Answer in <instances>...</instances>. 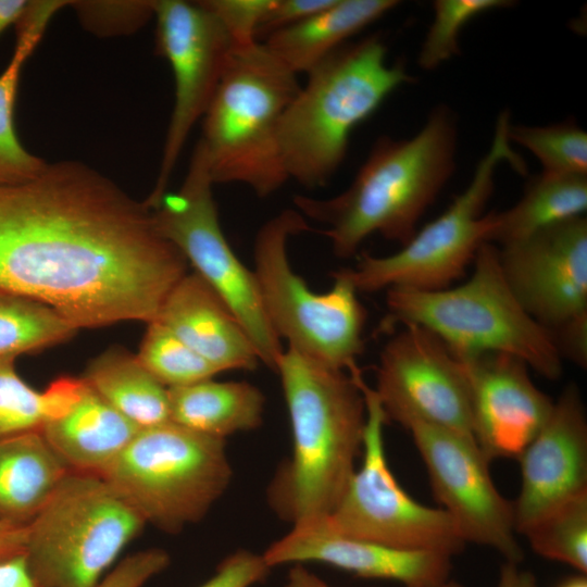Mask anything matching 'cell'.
<instances>
[{
	"label": "cell",
	"mask_w": 587,
	"mask_h": 587,
	"mask_svg": "<svg viewBox=\"0 0 587 587\" xmlns=\"http://www.w3.org/2000/svg\"><path fill=\"white\" fill-rule=\"evenodd\" d=\"M187 266L145 201L87 164L48 163L0 185V287L76 328L153 321Z\"/></svg>",
	"instance_id": "cell-1"
},
{
	"label": "cell",
	"mask_w": 587,
	"mask_h": 587,
	"mask_svg": "<svg viewBox=\"0 0 587 587\" xmlns=\"http://www.w3.org/2000/svg\"><path fill=\"white\" fill-rule=\"evenodd\" d=\"M275 372L287 405L292 449L267 488L273 511L292 526L327 516L362 453L366 421L362 373L322 365L291 348Z\"/></svg>",
	"instance_id": "cell-2"
},
{
	"label": "cell",
	"mask_w": 587,
	"mask_h": 587,
	"mask_svg": "<svg viewBox=\"0 0 587 587\" xmlns=\"http://www.w3.org/2000/svg\"><path fill=\"white\" fill-rule=\"evenodd\" d=\"M455 150L452 111L436 108L413 137H380L342 192L296 195L294 203L305 218L326 225L322 233L337 258L354 255L374 234L403 246L454 172Z\"/></svg>",
	"instance_id": "cell-3"
},
{
	"label": "cell",
	"mask_w": 587,
	"mask_h": 587,
	"mask_svg": "<svg viewBox=\"0 0 587 587\" xmlns=\"http://www.w3.org/2000/svg\"><path fill=\"white\" fill-rule=\"evenodd\" d=\"M307 77L280 118L277 139L288 179L315 189L342 164L352 130L413 78L403 63L387 62L378 36L344 45Z\"/></svg>",
	"instance_id": "cell-4"
},
{
	"label": "cell",
	"mask_w": 587,
	"mask_h": 587,
	"mask_svg": "<svg viewBox=\"0 0 587 587\" xmlns=\"http://www.w3.org/2000/svg\"><path fill=\"white\" fill-rule=\"evenodd\" d=\"M467 280L435 291L388 288L391 321L422 326L455 358L501 352L524 361L547 379L562 374L550 332L537 323L510 289L495 243H484Z\"/></svg>",
	"instance_id": "cell-5"
},
{
	"label": "cell",
	"mask_w": 587,
	"mask_h": 587,
	"mask_svg": "<svg viewBox=\"0 0 587 587\" xmlns=\"http://www.w3.org/2000/svg\"><path fill=\"white\" fill-rule=\"evenodd\" d=\"M297 76L261 41L233 49L199 139L214 185L242 184L265 198L289 180L277 134L300 89Z\"/></svg>",
	"instance_id": "cell-6"
},
{
	"label": "cell",
	"mask_w": 587,
	"mask_h": 587,
	"mask_svg": "<svg viewBox=\"0 0 587 587\" xmlns=\"http://www.w3.org/2000/svg\"><path fill=\"white\" fill-rule=\"evenodd\" d=\"M310 230L307 218L285 209L258 230L252 268L265 315L282 339L300 354L350 375L361 373L366 310L358 290L338 271L323 294L309 288L289 262L290 237Z\"/></svg>",
	"instance_id": "cell-7"
},
{
	"label": "cell",
	"mask_w": 587,
	"mask_h": 587,
	"mask_svg": "<svg viewBox=\"0 0 587 587\" xmlns=\"http://www.w3.org/2000/svg\"><path fill=\"white\" fill-rule=\"evenodd\" d=\"M509 127L510 116L503 111L497 118L490 148L477 163L469 185L399 251L384 257L362 252L354 267L338 271L358 292L392 287L441 290L465 274L479 248L489 242L495 226L496 212L484 211L494 191L496 168L508 162L519 173H526L524 161L510 146Z\"/></svg>",
	"instance_id": "cell-8"
},
{
	"label": "cell",
	"mask_w": 587,
	"mask_h": 587,
	"mask_svg": "<svg viewBox=\"0 0 587 587\" xmlns=\"http://www.w3.org/2000/svg\"><path fill=\"white\" fill-rule=\"evenodd\" d=\"M100 476L146 523L176 533L207 515L233 467L225 439L168 421L140 428Z\"/></svg>",
	"instance_id": "cell-9"
},
{
	"label": "cell",
	"mask_w": 587,
	"mask_h": 587,
	"mask_svg": "<svg viewBox=\"0 0 587 587\" xmlns=\"http://www.w3.org/2000/svg\"><path fill=\"white\" fill-rule=\"evenodd\" d=\"M146 524L102 476L70 470L27 524L25 557L45 587H96Z\"/></svg>",
	"instance_id": "cell-10"
},
{
	"label": "cell",
	"mask_w": 587,
	"mask_h": 587,
	"mask_svg": "<svg viewBox=\"0 0 587 587\" xmlns=\"http://www.w3.org/2000/svg\"><path fill=\"white\" fill-rule=\"evenodd\" d=\"M213 185L198 141L180 188L166 191L149 209L158 230L237 316L260 363L275 371L284 348L265 315L253 271L235 254L221 228Z\"/></svg>",
	"instance_id": "cell-11"
},
{
	"label": "cell",
	"mask_w": 587,
	"mask_h": 587,
	"mask_svg": "<svg viewBox=\"0 0 587 587\" xmlns=\"http://www.w3.org/2000/svg\"><path fill=\"white\" fill-rule=\"evenodd\" d=\"M361 389L366 407L361 466L333 511L308 524L348 538L452 558L465 542L441 508L420 503L397 482L386 458V415L365 380Z\"/></svg>",
	"instance_id": "cell-12"
},
{
	"label": "cell",
	"mask_w": 587,
	"mask_h": 587,
	"mask_svg": "<svg viewBox=\"0 0 587 587\" xmlns=\"http://www.w3.org/2000/svg\"><path fill=\"white\" fill-rule=\"evenodd\" d=\"M157 50L173 71L175 98L157 180L145 200L155 203L165 192L195 124L203 118L226 70L233 42L200 1H153Z\"/></svg>",
	"instance_id": "cell-13"
},
{
	"label": "cell",
	"mask_w": 587,
	"mask_h": 587,
	"mask_svg": "<svg viewBox=\"0 0 587 587\" xmlns=\"http://www.w3.org/2000/svg\"><path fill=\"white\" fill-rule=\"evenodd\" d=\"M373 390L387 422L404 428L423 423L474 439L464 369L448 347L422 326L403 324L384 345Z\"/></svg>",
	"instance_id": "cell-14"
},
{
	"label": "cell",
	"mask_w": 587,
	"mask_h": 587,
	"mask_svg": "<svg viewBox=\"0 0 587 587\" xmlns=\"http://www.w3.org/2000/svg\"><path fill=\"white\" fill-rule=\"evenodd\" d=\"M408 429L425 464L435 498L466 542L520 564L513 503L497 489L489 460L476 441L445 428L413 423Z\"/></svg>",
	"instance_id": "cell-15"
},
{
	"label": "cell",
	"mask_w": 587,
	"mask_h": 587,
	"mask_svg": "<svg viewBox=\"0 0 587 587\" xmlns=\"http://www.w3.org/2000/svg\"><path fill=\"white\" fill-rule=\"evenodd\" d=\"M503 276L548 330L587 313V220L575 217L498 248Z\"/></svg>",
	"instance_id": "cell-16"
},
{
	"label": "cell",
	"mask_w": 587,
	"mask_h": 587,
	"mask_svg": "<svg viewBox=\"0 0 587 587\" xmlns=\"http://www.w3.org/2000/svg\"><path fill=\"white\" fill-rule=\"evenodd\" d=\"M465 372L473 437L491 461L516 459L548 420L552 399L532 380L528 365L501 352L457 358Z\"/></svg>",
	"instance_id": "cell-17"
},
{
	"label": "cell",
	"mask_w": 587,
	"mask_h": 587,
	"mask_svg": "<svg viewBox=\"0 0 587 587\" xmlns=\"http://www.w3.org/2000/svg\"><path fill=\"white\" fill-rule=\"evenodd\" d=\"M521 485L513 501L521 534L558 505L587 492V417L579 389L567 385L517 458Z\"/></svg>",
	"instance_id": "cell-18"
},
{
	"label": "cell",
	"mask_w": 587,
	"mask_h": 587,
	"mask_svg": "<svg viewBox=\"0 0 587 587\" xmlns=\"http://www.w3.org/2000/svg\"><path fill=\"white\" fill-rule=\"evenodd\" d=\"M271 567L320 562L362 578L405 587H428L449 579L451 557L391 548L329 533L314 524L292 526L262 553Z\"/></svg>",
	"instance_id": "cell-19"
},
{
	"label": "cell",
	"mask_w": 587,
	"mask_h": 587,
	"mask_svg": "<svg viewBox=\"0 0 587 587\" xmlns=\"http://www.w3.org/2000/svg\"><path fill=\"white\" fill-rule=\"evenodd\" d=\"M153 321L170 329L220 373L253 371L255 348L237 316L197 273H186L170 290Z\"/></svg>",
	"instance_id": "cell-20"
},
{
	"label": "cell",
	"mask_w": 587,
	"mask_h": 587,
	"mask_svg": "<svg viewBox=\"0 0 587 587\" xmlns=\"http://www.w3.org/2000/svg\"><path fill=\"white\" fill-rule=\"evenodd\" d=\"M139 429L83 379L78 395L40 432L70 470L101 475Z\"/></svg>",
	"instance_id": "cell-21"
},
{
	"label": "cell",
	"mask_w": 587,
	"mask_h": 587,
	"mask_svg": "<svg viewBox=\"0 0 587 587\" xmlns=\"http://www.w3.org/2000/svg\"><path fill=\"white\" fill-rule=\"evenodd\" d=\"M398 4L396 0H334L310 17L268 35L262 43L289 71L307 74Z\"/></svg>",
	"instance_id": "cell-22"
},
{
	"label": "cell",
	"mask_w": 587,
	"mask_h": 587,
	"mask_svg": "<svg viewBox=\"0 0 587 587\" xmlns=\"http://www.w3.org/2000/svg\"><path fill=\"white\" fill-rule=\"evenodd\" d=\"M68 471L40 430L0 437V521L27 525Z\"/></svg>",
	"instance_id": "cell-23"
},
{
	"label": "cell",
	"mask_w": 587,
	"mask_h": 587,
	"mask_svg": "<svg viewBox=\"0 0 587 587\" xmlns=\"http://www.w3.org/2000/svg\"><path fill=\"white\" fill-rule=\"evenodd\" d=\"M168 402L170 421L207 436L226 439L261 426L265 397L250 383L210 378L168 388Z\"/></svg>",
	"instance_id": "cell-24"
},
{
	"label": "cell",
	"mask_w": 587,
	"mask_h": 587,
	"mask_svg": "<svg viewBox=\"0 0 587 587\" xmlns=\"http://www.w3.org/2000/svg\"><path fill=\"white\" fill-rule=\"evenodd\" d=\"M70 1H30L16 23L14 52L0 74V185L17 184L37 177L47 162L28 152L14 128V102L22 67L30 57L52 16Z\"/></svg>",
	"instance_id": "cell-25"
},
{
	"label": "cell",
	"mask_w": 587,
	"mask_h": 587,
	"mask_svg": "<svg viewBox=\"0 0 587 587\" xmlns=\"http://www.w3.org/2000/svg\"><path fill=\"white\" fill-rule=\"evenodd\" d=\"M82 378L139 428L170 421L168 388L137 354L112 347L89 363Z\"/></svg>",
	"instance_id": "cell-26"
},
{
	"label": "cell",
	"mask_w": 587,
	"mask_h": 587,
	"mask_svg": "<svg viewBox=\"0 0 587 587\" xmlns=\"http://www.w3.org/2000/svg\"><path fill=\"white\" fill-rule=\"evenodd\" d=\"M587 210V175L541 173L510 209L496 212L489 242L501 246L526 238Z\"/></svg>",
	"instance_id": "cell-27"
},
{
	"label": "cell",
	"mask_w": 587,
	"mask_h": 587,
	"mask_svg": "<svg viewBox=\"0 0 587 587\" xmlns=\"http://www.w3.org/2000/svg\"><path fill=\"white\" fill-rule=\"evenodd\" d=\"M77 329L48 304L0 287V358L60 344Z\"/></svg>",
	"instance_id": "cell-28"
},
{
	"label": "cell",
	"mask_w": 587,
	"mask_h": 587,
	"mask_svg": "<svg viewBox=\"0 0 587 587\" xmlns=\"http://www.w3.org/2000/svg\"><path fill=\"white\" fill-rule=\"evenodd\" d=\"M524 535L540 557L587 573V492L558 505L526 527Z\"/></svg>",
	"instance_id": "cell-29"
},
{
	"label": "cell",
	"mask_w": 587,
	"mask_h": 587,
	"mask_svg": "<svg viewBox=\"0 0 587 587\" xmlns=\"http://www.w3.org/2000/svg\"><path fill=\"white\" fill-rule=\"evenodd\" d=\"M14 360L0 358V437L40 430L68 394L67 377L55 379L43 391L35 390L18 376Z\"/></svg>",
	"instance_id": "cell-30"
},
{
	"label": "cell",
	"mask_w": 587,
	"mask_h": 587,
	"mask_svg": "<svg viewBox=\"0 0 587 587\" xmlns=\"http://www.w3.org/2000/svg\"><path fill=\"white\" fill-rule=\"evenodd\" d=\"M137 358L166 388L191 385L220 373L158 321L148 323Z\"/></svg>",
	"instance_id": "cell-31"
},
{
	"label": "cell",
	"mask_w": 587,
	"mask_h": 587,
	"mask_svg": "<svg viewBox=\"0 0 587 587\" xmlns=\"http://www.w3.org/2000/svg\"><path fill=\"white\" fill-rule=\"evenodd\" d=\"M509 139L530 151L544 173L587 175V134L574 123L511 126Z\"/></svg>",
	"instance_id": "cell-32"
},
{
	"label": "cell",
	"mask_w": 587,
	"mask_h": 587,
	"mask_svg": "<svg viewBox=\"0 0 587 587\" xmlns=\"http://www.w3.org/2000/svg\"><path fill=\"white\" fill-rule=\"evenodd\" d=\"M512 5L507 0H437L434 20L419 53V65L434 70L460 53L459 35L466 23L477 15Z\"/></svg>",
	"instance_id": "cell-33"
},
{
	"label": "cell",
	"mask_w": 587,
	"mask_h": 587,
	"mask_svg": "<svg viewBox=\"0 0 587 587\" xmlns=\"http://www.w3.org/2000/svg\"><path fill=\"white\" fill-rule=\"evenodd\" d=\"M80 20L98 34L134 30L154 15L153 1H70Z\"/></svg>",
	"instance_id": "cell-34"
},
{
	"label": "cell",
	"mask_w": 587,
	"mask_h": 587,
	"mask_svg": "<svg viewBox=\"0 0 587 587\" xmlns=\"http://www.w3.org/2000/svg\"><path fill=\"white\" fill-rule=\"evenodd\" d=\"M274 0H200L220 21L234 48L258 41L259 26Z\"/></svg>",
	"instance_id": "cell-35"
},
{
	"label": "cell",
	"mask_w": 587,
	"mask_h": 587,
	"mask_svg": "<svg viewBox=\"0 0 587 587\" xmlns=\"http://www.w3.org/2000/svg\"><path fill=\"white\" fill-rule=\"evenodd\" d=\"M272 569L263 554L238 549L225 557L214 574L198 587H252L265 582Z\"/></svg>",
	"instance_id": "cell-36"
},
{
	"label": "cell",
	"mask_w": 587,
	"mask_h": 587,
	"mask_svg": "<svg viewBox=\"0 0 587 587\" xmlns=\"http://www.w3.org/2000/svg\"><path fill=\"white\" fill-rule=\"evenodd\" d=\"M170 554L160 548L135 552L120 561L96 587H142L170 565Z\"/></svg>",
	"instance_id": "cell-37"
},
{
	"label": "cell",
	"mask_w": 587,
	"mask_h": 587,
	"mask_svg": "<svg viewBox=\"0 0 587 587\" xmlns=\"http://www.w3.org/2000/svg\"><path fill=\"white\" fill-rule=\"evenodd\" d=\"M334 0H274L264 15L257 34L260 37L292 26L311 15L324 10Z\"/></svg>",
	"instance_id": "cell-38"
},
{
	"label": "cell",
	"mask_w": 587,
	"mask_h": 587,
	"mask_svg": "<svg viewBox=\"0 0 587 587\" xmlns=\"http://www.w3.org/2000/svg\"><path fill=\"white\" fill-rule=\"evenodd\" d=\"M549 332L562 361L566 359L585 369L587 365V313Z\"/></svg>",
	"instance_id": "cell-39"
},
{
	"label": "cell",
	"mask_w": 587,
	"mask_h": 587,
	"mask_svg": "<svg viewBox=\"0 0 587 587\" xmlns=\"http://www.w3.org/2000/svg\"><path fill=\"white\" fill-rule=\"evenodd\" d=\"M0 587H45L33 574L24 554L0 561Z\"/></svg>",
	"instance_id": "cell-40"
},
{
	"label": "cell",
	"mask_w": 587,
	"mask_h": 587,
	"mask_svg": "<svg viewBox=\"0 0 587 587\" xmlns=\"http://www.w3.org/2000/svg\"><path fill=\"white\" fill-rule=\"evenodd\" d=\"M27 525L0 521V561L25 553Z\"/></svg>",
	"instance_id": "cell-41"
},
{
	"label": "cell",
	"mask_w": 587,
	"mask_h": 587,
	"mask_svg": "<svg viewBox=\"0 0 587 587\" xmlns=\"http://www.w3.org/2000/svg\"><path fill=\"white\" fill-rule=\"evenodd\" d=\"M497 587H539L535 576L520 564L505 562L500 571Z\"/></svg>",
	"instance_id": "cell-42"
},
{
	"label": "cell",
	"mask_w": 587,
	"mask_h": 587,
	"mask_svg": "<svg viewBox=\"0 0 587 587\" xmlns=\"http://www.w3.org/2000/svg\"><path fill=\"white\" fill-rule=\"evenodd\" d=\"M284 587H332L303 564H292Z\"/></svg>",
	"instance_id": "cell-43"
},
{
	"label": "cell",
	"mask_w": 587,
	"mask_h": 587,
	"mask_svg": "<svg viewBox=\"0 0 587 587\" xmlns=\"http://www.w3.org/2000/svg\"><path fill=\"white\" fill-rule=\"evenodd\" d=\"M30 1L26 0H0V34L20 21Z\"/></svg>",
	"instance_id": "cell-44"
},
{
	"label": "cell",
	"mask_w": 587,
	"mask_h": 587,
	"mask_svg": "<svg viewBox=\"0 0 587 587\" xmlns=\"http://www.w3.org/2000/svg\"><path fill=\"white\" fill-rule=\"evenodd\" d=\"M559 587H587L586 575L579 574L578 576L572 577L562 583Z\"/></svg>",
	"instance_id": "cell-45"
},
{
	"label": "cell",
	"mask_w": 587,
	"mask_h": 587,
	"mask_svg": "<svg viewBox=\"0 0 587 587\" xmlns=\"http://www.w3.org/2000/svg\"><path fill=\"white\" fill-rule=\"evenodd\" d=\"M428 587H463L460 583H458L457 580H452V579H447L446 582L441 583V584H438V585H434V586H428Z\"/></svg>",
	"instance_id": "cell-46"
}]
</instances>
